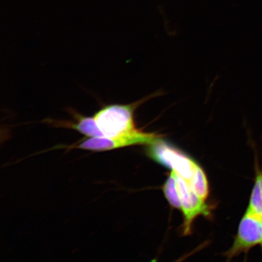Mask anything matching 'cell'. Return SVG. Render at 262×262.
<instances>
[{
  "mask_svg": "<svg viewBox=\"0 0 262 262\" xmlns=\"http://www.w3.org/2000/svg\"><path fill=\"white\" fill-rule=\"evenodd\" d=\"M147 155L157 162L171 169L188 183L191 181L196 163L161 138L149 145Z\"/></svg>",
  "mask_w": 262,
  "mask_h": 262,
  "instance_id": "obj_2",
  "label": "cell"
},
{
  "mask_svg": "<svg viewBox=\"0 0 262 262\" xmlns=\"http://www.w3.org/2000/svg\"><path fill=\"white\" fill-rule=\"evenodd\" d=\"M189 183L196 194L206 201L209 193L208 179L204 170L198 164H196L192 178Z\"/></svg>",
  "mask_w": 262,
  "mask_h": 262,
  "instance_id": "obj_8",
  "label": "cell"
},
{
  "mask_svg": "<svg viewBox=\"0 0 262 262\" xmlns=\"http://www.w3.org/2000/svg\"><path fill=\"white\" fill-rule=\"evenodd\" d=\"M262 244V217L246 211L239 224L237 234L232 247L225 254L227 260Z\"/></svg>",
  "mask_w": 262,
  "mask_h": 262,
  "instance_id": "obj_4",
  "label": "cell"
},
{
  "mask_svg": "<svg viewBox=\"0 0 262 262\" xmlns=\"http://www.w3.org/2000/svg\"><path fill=\"white\" fill-rule=\"evenodd\" d=\"M254 186L251 193L247 211L262 217V163L255 164Z\"/></svg>",
  "mask_w": 262,
  "mask_h": 262,
  "instance_id": "obj_7",
  "label": "cell"
},
{
  "mask_svg": "<svg viewBox=\"0 0 262 262\" xmlns=\"http://www.w3.org/2000/svg\"><path fill=\"white\" fill-rule=\"evenodd\" d=\"M75 118V122H50L54 123L55 126L68 127L80 133L83 135L89 137H103L100 130L97 125L94 117L82 116L75 111H71Z\"/></svg>",
  "mask_w": 262,
  "mask_h": 262,
  "instance_id": "obj_6",
  "label": "cell"
},
{
  "mask_svg": "<svg viewBox=\"0 0 262 262\" xmlns=\"http://www.w3.org/2000/svg\"><path fill=\"white\" fill-rule=\"evenodd\" d=\"M161 137V136L156 133H145L137 129L133 133L117 138H108L106 137H90L73 147L92 151H106L134 145H149Z\"/></svg>",
  "mask_w": 262,
  "mask_h": 262,
  "instance_id": "obj_3",
  "label": "cell"
},
{
  "mask_svg": "<svg viewBox=\"0 0 262 262\" xmlns=\"http://www.w3.org/2000/svg\"><path fill=\"white\" fill-rule=\"evenodd\" d=\"M163 191L165 198L172 207L181 210V201L177 185L176 173L171 171L168 179L163 186Z\"/></svg>",
  "mask_w": 262,
  "mask_h": 262,
  "instance_id": "obj_9",
  "label": "cell"
},
{
  "mask_svg": "<svg viewBox=\"0 0 262 262\" xmlns=\"http://www.w3.org/2000/svg\"><path fill=\"white\" fill-rule=\"evenodd\" d=\"M176 173V172H175ZM177 185L181 201V211L183 215V234H191L193 222L199 215L209 217L211 208L194 191L189 183L176 173Z\"/></svg>",
  "mask_w": 262,
  "mask_h": 262,
  "instance_id": "obj_5",
  "label": "cell"
},
{
  "mask_svg": "<svg viewBox=\"0 0 262 262\" xmlns=\"http://www.w3.org/2000/svg\"><path fill=\"white\" fill-rule=\"evenodd\" d=\"M142 101L130 104H110L104 106L94 116L103 137L117 138L138 129L134 122V113Z\"/></svg>",
  "mask_w": 262,
  "mask_h": 262,
  "instance_id": "obj_1",
  "label": "cell"
},
{
  "mask_svg": "<svg viewBox=\"0 0 262 262\" xmlns=\"http://www.w3.org/2000/svg\"><path fill=\"white\" fill-rule=\"evenodd\" d=\"M261 251H262V244H261Z\"/></svg>",
  "mask_w": 262,
  "mask_h": 262,
  "instance_id": "obj_10",
  "label": "cell"
}]
</instances>
